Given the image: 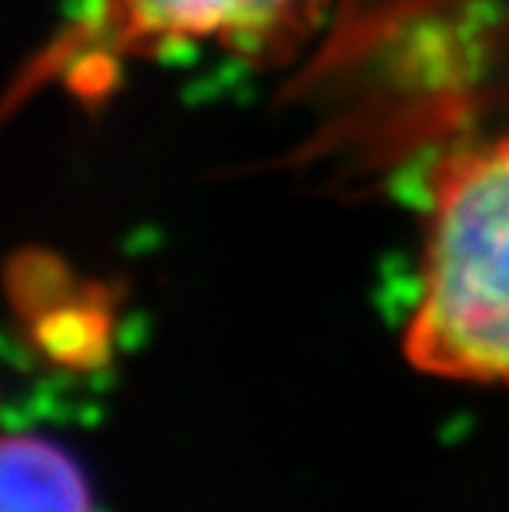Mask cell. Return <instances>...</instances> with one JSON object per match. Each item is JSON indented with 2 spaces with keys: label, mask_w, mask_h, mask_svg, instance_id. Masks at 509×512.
<instances>
[{
  "label": "cell",
  "mask_w": 509,
  "mask_h": 512,
  "mask_svg": "<svg viewBox=\"0 0 509 512\" xmlns=\"http://www.w3.org/2000/svg\"><path fill=\"white\" fill-rule=\"evenodd\" d=\"M404 357L427 377L509 387V133L437 169Z\"/></svg>",
  "instance_id": "1"
},
{
  "label": "cell",
  "mask_w": 509,
  "mask_h": 512,
  "mask_svg": "<svg viewBox=\"0 0 509 512\" xmlns=\"http://www.w3.org/2000/svg\"><path fill=\"white\" fill-rule=\"evenodd\" d=\"M321 0H100L60 53L156 57L215 47L248 63H272L308 37Z\"/></svg>",
  "instance_id": "2"
},
{
  "label": "cell",
  "mask_w": 509,
  "mask_h": 512,
  "mask_svg": "<svg viewBox=\"0 0 509 512\" xmlns=\"http://www.w3.org/2000/svg\"><path fill=\"white\" fill-rule=\"evenodd\" d=\"M0 463L4 512H90V489L80 466L57 443L7 437Z\"/></svg>",
  "instance_id": "3"
}]
</instances>
